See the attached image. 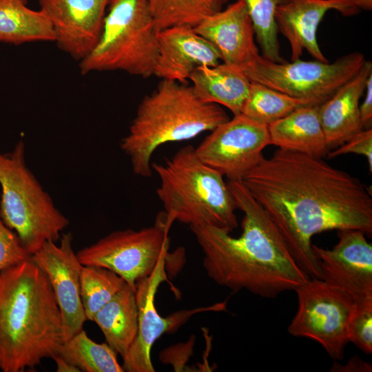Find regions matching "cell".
Wrapping results in <instances>:
<instances>
[{
	"label": "cell",
	"mask_w": 372,
	"mask_h": 372,
	"mask_svg": "<svg viewBox=\"0 0 372 372\" xmlns=\"http://www.w3.org/2000/svg\"><path fill=\"white\" fill-rule=\"evenodd\" d=\"M158 54L154 75L186 83L201 66H215L221 56L209 41L188 25L169 27L157 32Z\"/></svg>",
	"instance_id": "obj_17"
},
{
	"label": "cell",
	"mask_w": 372,
	"mask_h": 372,
	"mask_svg": "<svg viewBox=\"0 0 372 372\" xmlns=\"http://www.w3.org/2000/svg\"><path fill=\"white\" fill-rule=\"evenodd\" d=\"M237 209L244 213L242 232L233 237L207 225H190L203 253V266L217 285L245 289L266 298L295 290L310 277L292 256L278 229L240 179L227 180Z\"/></svg>",
	"instance_id": "obj_2"
},
{
	"label": "cell",
	"mask_w": 372,
	"mask_h": 372,
	"mask_svg": "<svg viewBox=\"0 0 372 372\" xmlns=\"http://www.w3.org/2000/svg\"><path fill=\"white\" fill-rule=\"evenodd\" d=\"M194 29L215 46L223 63L244 74L260 56L243 0H237L225 10L205 18Z\"/></svg>",
	"instance_id": "obj_16"
},
{
	"label": "cell",
	"mask_w": 372,
	"mask_h": 372,
	"mask_svg": "<svg viewBox=\"0 0 372 372\" xmlns=\"http://www.w3.org/2000/svg\"><path fill=\"white\" fill-rule=\"evenodd\" d=\"M106 343L123 358L138 332V307L135 290L127 283L94 316Z\"/></svg>",
	"instance_id": "obj_22"
},
{
	"label": "cell",
	"mask_w": 372,
	"mask_h": 372,
	"mask_svg": "<svg viewBox=\"0 0 372 372\" xmlns=\"http://www.w3.org/2000/svg\"><path fill=\"white\" fill-rule=\"evenodd\" d=\"M357 154L364 156L372 172V130L365 129L350 138L340 147L328 154L332 158L347 154Z\"/></svg>",
	"instance_id": "obj_31"
},
{
	"label": "cell",
	"mask_w": 372,
	"mask_h": 372,
	"mask_svg": "<svg viewBox=\"0 0 372 372\" xmlns=\"http://www.w3.org/2000/svg\"><path fill=\"white\" fill-rule=\"evenodd\" d=\"M0 216L30 256L46 242H56L69 220L29 169L23 141L0 152Z\"/></svg>",
	"instance_id": "obj_6"
},
{
	"label": "cell",
	"mask_w": 372,
	"mask_h": 372,
	"mask_svg": "<svg viewBox=\"0 0 372 372\" xmlns=\"http://www.w3.org/2000/svg\"><path fill=\"white\" fill-rule=\"evenodd\" d=\"M126 284L114 272L99 267L83 266L81 273L80 293L87 320L95 314Z\"/></svg>",
	"instance_id": "obj_27"
},
{
	"label": "cell",
	"mask_w": 372,
	"mask_h": 372,
	"mask_svg": "<svg viewBox=\"0 0 372 372\" xmlns=\"http://www.w3.org/2000/svg\"><path fill=\"white\" fill-rule=\"evenodd\" d=\"M339 240L331 249L312 245L321 280L354 301L372 297V245L358 229L338 231Z\"/></svg>",
	"instance_id": "obj_13"
},
{
	"label": "cell",
	"mask_w": 372,
	"mask_h": 372,
	"mask_svg": "<svg viewBox=\"0 0 372 372\" xmlns=\"http://www.w3.org/2000/svg\"><path fill=\"white\" fill-rule=\"evenodd\" d=\"M30 258L17 235L0 216V272Z\"/></svg>",
	"instance_id": "obj_30"
},
{
	"label": "cell",
	"mask_w": 372,
	"mask_h": 372,
	"mask_svg": "<svg viewBox=\"0 0 372 372\" xmlns=\"http://www.w3.org/2000/svg\"><path fill=\"white\" fill-rule=\"evenodd\" d=\"M110 0H39L50 22L57 46L77 61L93 49Z\"/></svg>",
	"instance_id": "obj_15"
},
{
	"label": "cell",
	"mask_w": 372,
	"mask_h": 372,
	"mask_svg": "<svg viewBox=\"0 0 372 372\" xmlns=\"http://www.w3.org/2000/svg\"><path fill=\"white\" fill-rule=\"evenodd\" d=\"M294 291L298 307L287 328L289 334L311 339L332 359L342 360L354 300L319 278H310Z\"/></svg>",
	"instance_id": "obj_10"
},
{
	"label": "cell",
	"mask_w": 372,
	"mask_h": 372,
	"mask_svg": "<svg viewBox=\"0 0 372 372\" xmlns=\"http://www.w3.org/2000/svg\"><path fill=\"white\" fill-rule=\"evenodd\" d=\"M241 181L311 278H321L312 249L314 235L358 229L371 236V194L358 178L321 157L278 149L262 157Z\"/></svg>",
	"instance_id": "obj_1"
},
{
	"label": "cell",
	"mask_w": 372,
	"mask_h": 372,
	"mask_svg": "<svg viewBox=\"0 0 372 372\" xmlns=\"http://www.w3.org/2000/svg\"><path fill=\"white\" fill-rule=\"evenodd\" d=\"M358 9L371 10L372 9V0H352Z\"/></svg>",
	"instance_id": "obj_35"
},
{
	"label": "cell",
	"mask_w": 372,
	"mask_h": 372,
	"mask_svg": "<svg viewBox=\"0 0 372 372\" xmlns=\"http://www.w3.org/2000/svg\"><path fill=\"white\" fill-rule=\"evenodd\" d=\"M152 169L159 177L156 194L172 223L207 225L229 233L238 227L227 182L200 160L193 146L180 149L165 163H152Z\"/></svg>",
	"instance_id": "obj_5"
},
{
	"label": "cell",
	"mask_w": 372,
	"mask_h": 372,
	"mask_svg": "<svg viewBox=\"0 0 372 372\" xmlns=\"http://www.w3.org/2000/svg\"><path fill=\"white\" fill-rule=\"evenodd\" d=\"M286 0H243L252 22L254 33L266 59L285 61L280 55L278 29L275 21L277 7Z\"/></svg>",
	"instance_id": "obj_28"
},
{
	"label": "cell",
	"mask_w": 372,
	"mask_h": 372,
	"mask_svg": "<svg viewBox=\"0 0 372 372\" xmlns=\"http://www.w3.org/2000/svg\"><path fill=\"white\" fill-rule=\"evenodd\" d=\"M57 355L84 372H123L117 353L107 344L97 343L82 329L65 340Z\"/></svg>",
	"instance_id": "obj_24"
},
{
	"label": "cell",
	"mask_w": 372,
	"mask_h": 372,
	"mask_svg": "<svg viewBox=\"0 0 372 372\" xmlns=\"http://www.w3.org/2000/svg\"><path fill=\"white\" fill-rule=\"evenodd\" d=\"M167 256L162 258L154 272L139 280L135 289L138 307L136 337L123 358V369L128 372H154L151 349L162 335L176 331L193 315L209 311H220L224 304L176 311L167 317L161 316L155 306V296L160 284L167 279L165 265Z\"/></svg>",
	"instance_id": "obj_12"
},
{
	"label": "cell",
	"mask_w": 372,
	"mask_h": 372,
	"mask_svg": "<svg viewBox=\"0 0 372 372\" xmlns=\"http://www.w3.org/2000/svg\"><path fill=\"white\" fill-rule=\"evenodd\" d=\"M365 96L360 105V112L364 129L371 128L372 124V73L369 76L365 87Z\"/></svg>",
	"instance_id": "obj_32"
},
{
	"label": "cell",
	"mask_w": 372,
	"mask_h": 372,
	"mask_svg": "<svg viewBox=\"0 0 372 372\" xmlns=\"http://www.w3.org/2000/svg\"><path fill=\"white\" fill-rule=\"evenodd\" d=\"M331 10L352 15L358 8L352 0H286L275 12L278 31L288 40L291 61L300 59L307 50L316 60L327 62L318 43V27Z\"/></svg>",
	"instance_id": "obj_18"
},
{
	"label": "cell",
	"mask_w": 372,
	"mask_h": 372,
	"mask_svg": "<svg viewBox=\"0 0 372 372\" xmlns=\"http://www.w3.org/2000/svg\"><path fill=\"white\" fill-rule=\"evenodd\" d=\"M270 145L322 157L329 147L319 117V105H303L268 126Z\"/></svg>",
	"instance_id": "obj_20"
},
{
	"label": "cell",
	"mask_w": 372,
	"mask_h": 372,
	"mask_svg": "<svg viewBox=\"0 0 372 372\" xmlns=\"http://www.w3.org/2000/svg\"><path fill=\"white\" fill-rule=\"evenodd\" d=\"M169 222L164 211L154 225L139 230L113 231L76 253L83 266L109 269L135 290L137 282L151 275L168 256Z\"/></svg>",
	"instance_id": "obj_9"
},
{
	"label": "cell",
	"mask_w": 372,
	"mask_h": 372,
	"mask_svg": "<svg viewBox=\"0 0 372 372\" xmlns=\"http://www.w3.org/2000/svg\"><path fill=\"white\" fill-rule=\"evenodd\" d=\"M371 73L372 63L365 61L353 78L319 105V117L329 149L341 145L364 130L360 117V99Z\"/></svg>",
	"instance_id": "obj_19"
},
{
	"label": "cell",
	"mask_w": 372,
	"mask_h": 372,
	"mask_svg": "<svg viewBox=\"0 0 372 372\" xmlns=\"http://www.w3.org/2000/svg\"><path fill=\"white\" fill-rule=\"evenodd\" d=\"M269 145L268 126L240 114L211 130L195 151L202 162L227 180H241Z\"/></svg>",
	"instance_id": "obj_11"
},
{
	"label": "cell",
	"mask_w": 372,
	"mask_h": 372,
	"mask_svg": "<svg viewBox=\"0 0 372 372\" xmlns=\"http://www.w3.org/2000/svg\"><path fill=\"white\" fill-rule=\"evenodd\" d=\"M228 0H149L156 30L177 25L194 28L222 10Z\"/></svg>",
	"instance_id": "obj_25"
},
{
	"label": "cell",
	"mask_w": 372,
	"mask_h": 372,
	"mask_svg": "<svg viewBox=\"0 0 372 372\" xmlns=\"http://www.w3.org/2000/svg\"><path fill=\"white\" fill-rule=\"evenodd\" d=\"M229 119L220 105L202 99L192 85L163 79L140 102L120 147L134 173L149 177L152 156L160 146L211 132Z\"/></svg>",
	"instance_id": "obj_4"
},
{
	"label": "cell",
	"mask_w": 372,
	"mask_h": 372,
	"mask_svg": "<svg viewBox=\"0 0 372 372\" xmlns=\"http://www.w3.org/2000/svg\"><path fill=\"white\" fill-rule=\"evenodd\" d=\"M61 312L45 272L28 259L0 272V370L22 372L63 342Z\"/></svg>",
	"instance_id": "obj_3"
},
{
	"label": "cell",
	"mask_w": 372,
	"mask_h": 372,
	"mask_svg": "<svg viewBox=\"0 0 372 372\" xmlns=\"http://www.w3.org/2000/svg\"><path fill=\"white\" fill-rule=\"evenodd\" d=\"M365 61L364 55L359 52L332 63L300 59L276 63L260 55L244 74L250 81L300 99L309 105H320L353 78Z\"/></svg>",
	"instance_id": "obj_8"
},
{
	"label": "cell",
	"mask_w": 372,
	"mask_h": 372,
	"mask_svg": "<svg viewBox=\"0 0 372 372\" xmlns=\"http://www.w3.org/2000/svg\"><path fill=\"white\" fill-rule=\"evenodd\" d=\"M54 41L49 20L28 7V0H0V42L12 45Z\"/></svg>",
	"instance_id": "obj_23"
},
{
	"label": "cell",
	"mask_w": 372,
	"mask_h": 372,
	"mask_svg": "<svg viewBox=\"0 0 372 372\" xmlns=\"http://www.w3.org/2000/svg\"><path fill=\"white\" fill-rule=\"evenodd\" d=\"M72 240L71 233L64 234L59 245L46 242L31 256L52 288L61 315L64 341L81 331L87 320L80 293L83 265L73 250Z\"/></svg>",
	"instance_id": "obj_14"
},
{
	"label": "cell",
	"mask_w": 372,
	"mask_h": 372,
	"mask_svg": "<svg viewBox=\"0 0 372 372\" xmlns=\"http://www.w3.org/2000/svg\"><path fill=\"white\" fill-rule=\"evenodd\" d=\"M189 80L204 101L225 106L234 116L241 114L251 81L238 69L225 63L201 66Z\"/></svg>",
	"instance_id": "obj_21"
},
{
	"label": "cell",
	"mask_w": 372,
	"mask_h": 372,
	"mask_svg": "<svg viewBox=\"0 0 372 372\" xmlns=\"http://www.w3.org/2000/svg\"><path fill=\"white\" fill-rule=\"evenodd\" d=\"M331 371H344V372H351V371H364V372H371V364L364 362L358 358H352L347 364L342 366L339 364H333L331 368Z\"/></svg>",
	"instance_id": "obj_33"
},
{
	"label": "cell",
	"mask_w": 372,
	"mask_h": 372,
	"mask_svg": "<svg viewBox=\"0 0 372 372\" xmlns=\"http://www.w3.org/2000/svg\"><path fill=\"white\" fill-rule=\"evenodd\" d=\"M349 342L366 354L372 353V297L355 301L347 330Z\"/></svg>",
	"instance_id": "obj_29"
},
{
	"label": "cell",
	"mask_w": 372,
	"mask_h": 372,
	"mask_svg": "<svg viewBox=\"0 0 372 372\" xmlns=\"http://www.w3.org/2000/svg\"><path fill=\"white\" fill-rule=\"evenodd\" d=\"M303 105H309L300 99L251 81L241 114L269 126Z\"/></svg>",
	"instance_id": "obj_26"
},
{
	"label": "cell",
	"mask_w": 372,
	"mask_h": 372,
	"mask_svg": "<svg viewBox=\"0 0 372 372\" xmlns=\"http://www.w3.org/2000/svg\"><path fill=\"white\" fill-rule=\"evenodd\" d=\"M157 32L149 0H110L99 39L80 61L81 74L118 70L143 78L154 75Z\"/></svg>",
	"instance_id": "obj_7"
},
{
	"label": "cell",
	"mask_w": 372,
	"mask_h": 372,
	"mask_svg": "<svg viewBox=\"0 0 372 372\" xmlns=\"http://www.w3.org/2000/svg\"><path fill=\"white\" fill-rule=\"evenodd\" d=\"M52 359L54 360L56 366L57 372H80L76 366L68 362L59 355H55Z\"/></svg>",
	"instance_id": "obj_34"
}]
</instances>
